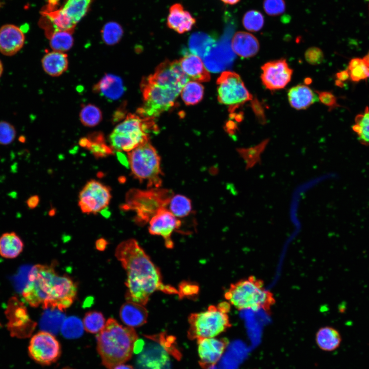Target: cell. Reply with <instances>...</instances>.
Listing matches in <instances>:
<instances>
[{
	"instance_id": "obj_37",
	"label": "cell",
	"mask_w": 369,
	"mask_h": 369,
	"mask_svg": "<svg viewBox=\"0 0 369 369\" xmlns=\"http://www.w3.org/2000/svg\"><path fill=\"white\" fill-rule=\"evenodd\" d=\"M79 118L84 125L88 127H93L101 121L102 113L97 107L92 104H88L82 108L79 113Z\"/></svg>"
},
{
	"instance_id": "obj_39",
	"label": "cell",
	"mask_w": 369,
	"mask_h": 369,
	"mask_svg": "<svg viewBox=\"0 0 369 369\" xmlns=\"http://www.w3.org/2000/svg\"><path fill=\"white\" fill-rule=\"evenodd\" d=\"M84 325L78 318L71 316L66 319L63 322L61 331L63 336L68 339L77 338L83 333Z\"/></svg>"
},
{
	"instance_id": "obj_35",
	"label": "cell",
	"mask_w": 369,
	"mask_h": 369,
	"mask_svg": "<svg viewBox=\"0 0 369 369\" xmlns=\"http://www.w3.org/2000/svg\"><path fill=\"white\" fill-rule=\"evenodd\" d=\"M57 310H50L43 316L40 326L43 331L53 335L56 334L62 323L65 316Z\"/></svg>"
},
{
	"instance_id": "obj_6",
	"label": "cell",
	"mask_w": 369,
	"mask_h": 369,
	"mask_svg": "<svg viewBox=\"0 0 369 369\" xmlns=\"http://www.w3.org/2000/svg\"><path fill=\"white\" fill-rule=\"evenodd\" d=\"M157 130L153 118L129 114L111 133L109 136L111 147L117 152L128 153L149 141V133Z\"/></svg>"
},
{
	"instance_id": "obj_28",
	"label": "cell",
	"mask_w": 369,
	"mask_h": 369,
	"mask_svg": "<svg viewBox=\"0 0 369 369\" xmlns=\"http://www.w3.org/2000/svg\"><path fill=\"white\" fill-rule=\"evenodd\" d=\"M92 0H65L61 9L65 14L76 25L88 13Z\"/></svg>"
},
{
	"instance_id": "obj_5",
	"label": "cell",
	"mask_w": 369,
	"mask_h": 369,
	"mask_svg": "<svg viewBox=\"0 0 369 369\" xmlns=\"http://www.w3.org/2000/svg\"><path fill=\"white\" fill-rule=\"evenodd\" d=\"M224 297L238 310H263L269 315L276 303L273 294L265 288L264 281L253 275L231 284Z\"/></svg>"
},
{
	"instance_id": "obj_40",
	"label": "cell",
	"mask_w": 369,
	"mask_h": 369,
	"mask_svg": "<svg viewBox=\"0 0 369 369\" xmlns=\"http://www.w3.org/2000/svg\"><path fill=\"white\" fill-rule=\"evenodd\" d=\"M242 23L244 28L251 32L260 31L264 24V17L261 12L250 10L243 15Z\"/></svg>"
},
{
	"instance_id": "obj_30",
	"label": "cell",
	"mask_w": 369,
	"mask_h": 369,
	"mask_svg": "<svg viewBox=\"0 0 369 369\" xmlns=\"http://www.w3.org/2000/svg\"><path fill=\"white\" fill-rule=\"evenodd\" d=\"M72 31H56L48 38L51 48L53 51L64 52L70 49L74 43Z\"/></svg>"
},
{
	"instance_id": "obj_11",
	"label": "cell",
	"mask_w": 369,
	"mask_h": 369,
	"mask_svg": "<svg viewBox=\"0 0 369 369\" xmlns=\"http://www.w3.org/2000/svg\"><path fill=\"white\" fill-rule=\"evenodd\" d=\"M111 198L109 187L95 180L87 182L80 192L78 205L82 212L96 214L109 204Z\"/></svg>"
},
{
	"instance_id": "obj_46",
	"label": "cell",
	"mask_w": 369,
	"mask_h": 369,
	"mask_svg": "<svg viewBox=\"0 0 369 369\" xmlns=\"http://www.w3.org/2000/svg\"><path fill=\"white\" fill-rule=\"evenodd\" d=\"M252 107L256 115L259 118V121L261 122L265 121L263 110L259 102L256 100H254V102H253Z\"/></svg>"
},
{
	"instance_id": "obj_7",
	"label": "cell",
	"mask_w": 369,
	"mask_h": 369,
	"mask_svg": "<svg viewBox=\"0 0 369 369\" xmlns=\"http://www.w3.org/2000/svg\"><path fill=\"white\" fill-rule=\"evenodd\" d=\"M174 195L171 190L161 188H151L146 190L136 189L127 193L123 209L135 213V221L143 225L160 210L167 208Z\"/></svg>"
},
{
	"instance_id": "obj_14",
	"label": "cell",
	"mask_w": 369,
	"mask_h": 369,
	"mask_svg": "<svg viewBox=\"0 0 369 369\" xmlns=\"http://www.w3.org/2000/svg\"><path fill=\"white\" fill-rule=\"evenodd\" d=\"M149 232L154 235L161 236L165 244L168 249H172L174 243L172 240L173 232L178 229L181 221L167 208L158 211L149 221Z\"/></svg>"
},
{
	"instance_id": "obj_2",
	"label": "cell",
	"mask_w": 369,
	"mask_h": 369,
	"mask_svg": "<svg viewBox=\"0 0 369 369\" xmlns=\"http://www.w3.org/2000/svg\"><path fill=\"white\" fill-rule=\"evenodd\" d=\"M22 294L31 307L61 312L73 303L77 286L68 276L58 274L53 266L37 264L31 269Z\"/></svg>"
},
{
	"instance_id": "obj_17",
	"label": "cell",
	"mask_w": 369,
	"mask_h": 369,
	"mask_svg": "<svg viewBox=\"0 0 369 369\" xmlns=\"http://www.w3.org/2000/svg\"><path fill=\"white\" fill-rule=\"evenodd\" d=\"M195 23L196 19L181 4L175 3L170 7L167 20L170 29L182 34L190 31Z\"/></svg>"
},
{
	"instance_id": "obj_20",
	"label": "cell",
	"mask_w": 369,
	"mask_h": 369,
	"mask_svg": "<svg viewBox=\"0 0 369 369\" xmlns=\"http://www.w3.org/2000/svg\"><path fill=\"white\" fill-rule=\"evenodd\" d=\"M93 90L106 98L114 100L122 96L125 89L122 80L120 77L108 74L94 85Z\"/></svg>"
},
{
	"instance_id": "obj_22",
	"label": "cell",
	"mask_w": 369,
	"mask_h": 369,
	"mask_svg": "<svg viewBox=\"0 0 369 369\" xmlns=\"http://www.w3.org/2000/svg\"><path fill=\"white\" fill-rule=\"evenodd\" d=\"M291 106L297 109H305L318 100V97L308 86L298 85L291 88L288 93Z\"/></svg>"
},
{
	"instance_id": "obj_47",
	"label": "cell",
	"mask_w": 369,
	"mask_h": 369,
	"mask_svg": "<svg viewBox=\"0 0 369 369\" xmlns=\"http://www.w3.org/2000/svg\"><path fill=\"white\" fill-rule=\"evenodd\" d=\"M39 201V197L36 195H34L29 197L27 199L26 203L30 209H34L38 205Z\"/></svg>"
},
{
	"instance_id": "obj_8",
	"label": "cell",
	"mask_w": 369,
	"mask_h": 369,
	"mask_svg": "<svg viewBox=\"0 0 369 369\" xmlns=\"http://www.w3.org/2000/svg\"><path fill=\"white\" fill-rule=\"evenodd\" d=\"M229 302H222L217 306L210 305L204 312L191 314L189 317L188 336L191 340L213 338L231 327L228 313Z\"/></svg>"
},
{
	"instance_id": "obj_34",
	"label": "cell",
	"mask_w": 369,
	"mask_h": 369,
	"mask_svg": "<svg viewBox=\"0 0 369 369\" xmlns=\"http://www.w3.org/2000/svg\"><path fill=\"white\" fill-rule=\"evenodd\" d=\"M346 70L349 78L354 82H358L369 78V66L363 58H352L350 61Z\"/></svg>"
},
{
	"instance_id": "obj_1",
	"label": "cell",
	"mask_w": 369,
	"mask_h": 369,
	"mask_svg": "<svg viewBox=\"0 0 369 369\" xmlns=\"http://www.w3.org/2000/svg\"><path fill=\"white\" fill-rule=\"evenodd\" d=\"M115 256L127 273L126 298L127 301L145 305L156 291L178 294V290L165 284L158 268L134 239L120 243Z\"/></svg>"
},
{
	"instance_id": "obj_45",
	"label": "cell",
	"mask_w": 369,
	"mask_h": 369,
	"mask_svg": "<svg viewBox=\"0 0 369 369\" xmlns=\"http://www.w3.org/2000/svg\"><path fill=\"white\" fill-rule=\"evenodd\" d=\"M320 101L324 105L328 107L330 110L333 109L339 105L337 104V98L331 92L316 91Z\"/></svg>"
},
{
	"instance_id": "obj_4",
	"label": "cell",
	"mask_w": 369,
	"mask_h": 369,
	"mask_svg": "<svg viewBox=\"0 0 369 369\" xmlns=\"http://www.w3.org/2000/svg\"><path fill=\"white\" fill-rule=\"evenodd\" d=\"M96 338L98 354L108 369L129 360L138 341L133 327L123 326L112 318L107 320Z\"/></svg>"
},
{
	"instance_id": "obj_29",
	"label": "cell",
	"mask_w": 369,
	"mask_h": 369,
	"mask_svg": "<svg viewBox=\"0 0 369 369\" xmlns=\"http://www.w3.org/2000/svg\"><path fill=\"white\" fill-rule=\"evenodd\" d=\"M269 141V139H265L254 146L236 149L237 153L245 162L246 170L251 169L260 163L261 155Z\"/></svg>"
},
{
	"instance_id": "obj_31",
	"label": "cell",
	"mask_w": 369,
	"mask_h": 369,
	"mask_svg": "<svg viewBox=\"0 0 369 369\" xmlns=\"http://www.w3.org/2000/svg\"><path fill=\"white\" fill-rule=\"evenodd\" d=\"M352 129L361 144L369 146V106L356 115Z\"/></svg>"
},
{
	"instance_id": "obj_18",
	"label": "cell",
	"mask_w": 369,
	"mask_h": 369,
	"mask_svg": "<svg viewBox=\"0 0 369 369\" xmlns=\"http://www.w3.org/2000/svg\"><path fill=\"white\" fill-rule=\"evenodd\" d=\"M231 47L233 51L243 58H250L255 55L259 49L257 38L252 34L238 31L234 35Z\"/></svg>"
},
{
	"instance_id": "obj_38",
	"label": "cell",
	"mask_w": 369,
	"mask_h": 369,
	"mask_svg": "<svg viewBox=\"0 0 369 369\" xmlns=\"http://www.w3.org/2000/svg\"><path fill=\"white\" fill-rule=\"evenodd\" d=\"M83 323L84 329L93 334H98L106 324L105 319L102 313L96 311L87 313Z\"/></svg>"
},
{
	"instance_id": "obj_49",
	"label": "cell",
	"mask_w": 369,
	"mask_h": 369,
	"mask_svg": "<svg viewBox=\"0 0 369 369\" xmlns=\"http://www.w3.org/2000/svg\"><path fill=\"white\" fill-rule=\"evenodd\" d=\"M107 245V241L104 239H98L96 242V248L99 250H103Z\"/></svg>"
},
{
	"instance_id": "obj_15",
	"label": "cell",
	"mask_w": 369,
	"mask_h": 369,
	"mask_svg": "<svg viewBox=\"0 0 369 369\" xmlns=\"http://www.w3.org/2000/svg\"><path fill=\"white\" fill-rule=\"evenodd\" d=\"M199 363L203 369H210L220 359L229 343L227 338H206L197 339Z\"/></svg>"
},
{
	"instance_id": "obj_48",
	"label": "cell",
	"mask_w": 369,
	"mask_h": 369,
	"mask_svg": "<svg viewBox=\"0 0 369 369\" xmlns=\"http://www.w3.org/2000/svg\"><path fill=\"white\" fill-rule=\"evenodd\" d=\"M336 76L338 79L337 81H339V83L345 81L346 79L349 78V75L347 70L339 72L336 74Z\"/></svg>"
},
{
	"instance_id": "obj_32",
	"label": "cell",
	"mask_w": 369,
	"mask_h": 369,
	"mask_svg": "<svg viewBox=\"0 0 369 369\" xmlns=\"http://www.w3.org/2000/svg\"><path fill=\"white\" fill-rule=\"evenodd\" d=\"M167 209L177 218L186 217L192 210L191 201L184 195L174 194L170 200Z\"/></svg>"
},
{
	"instance_id": "obj_42",
	"label": "cell",
	"mask_w": 369,
	"mask_h": 369,
	"mask_svg": "<svg viewBox=\"0 0 369 369\" xmlns=\"http://www.w3.org/2000/svg\"><path fill=\"white\" fill-rule=\"evenodd\" d=\"M263 8L268 15L276 16L285 12L286 4L284 0H264Z\"/></svg>"
},
{
	"instance_id": "obj_51",
	"label": "cell",
	"mask_w": 369,
	"mask_h": 369,
	"mask_svg": "<svg viewBox=\"0 0 369 369\" xmlns=\"http://www.w3.org/2000/svg\"><path fill=\"white\" fill-rule=\"evenodd\" d=\"M225 4L234 5L239 2L240 0H220Z\"/></svg>"
},
{
	"instance_id": "obj_33",
	"label": "cell",
	"mask_w": 369,
	"mask_h": 369,
	"mask_svg": "<svg viewBox=\"0 0 369 369\" xmlns=\"http://www.w3.org/2000/svg\"><path fill=\"white\" fill-rule=\"evenodd\" d=\"M202 85L195 81H188L182 89L180 94L187 105H195L201 101L203 95Z\"/></svg>"
},
{
	"instance_id": "obj_9",
	"label": "cell",
	"mask_w": 369,
	"mask_h": 369,
	"mask_svg": "<svg viewBox=\"0 0 369 369\" xmlns=\"http://www.w3.org/2000/svg\"><path fill=\"white\" fill-rule=\"evenodd\" d=\"M128 160L133 176L146 181L148 188H160L162 172L160 157L149 141L128 153Z\"/></svg>"
},
{
	"instance_id": "obj_36",
	"label": "cell",
	"mask_w": 369,
	"mask_h": 369,
	"mask_svg": "<svg viewBox=\"0 0 369 369\" xmlns=\"http://www.w3.org/2000/svg\"><path fill=\"white\" fill-rule=\"evenodd\" d=\"M124 31L121 25L113 21L105 24L101 30L102 40L107 45H114L118 43Z\"/></svg>"
},
{
	"instance_id": "obj_26",
	"label": "cell",
	"mask_w": 369,
	"mask_h": 369,
	"mask_svg": "<svg viewBox=\"0 0 369 369\" xmlns=\"http://www.w3.org/2000/svg\"><path fill=\"white\" fill-rule=\"evenodd\" d=\"M216 46V40L209 34L196 32L189 40V48L192 54L204 58Z\"/></svg>"
},
{
	"instance_id": "obj_23",
	"label": "cell",
	"mask_w": 369,
	"mask_h": 369,
	"mask_svg": "<svg viewBox=\"0 0 369 369\" xmlns=\"http://www.w3.org/2000/svg\"><path fill=\"white\" fill-rule=\"evenodd\" d=\"M42 65L46 73L52 76H58L68 68L67 55L59 51L49 52L43 56Z\"/></svg>"
},
{
	"instance_id": "obj_25",
	"label": "cell",
	"mask_w": 369,
	"mask_h": 369,
	"mask_svg": "<svg viewBox=\"0 0 369 369\" xmlns=\"http://www.w3.org/2000/svg\"><path fill=\"white\" fill-rule=\"evenodd\" d=\"M21 238L13 232L3 234L0 237V255L5 258H16L23 250Z\"/></svg>"
},
{
	"instance_id": "obj_27",
	"label": "cell",
	"mask_w": 369,
	"mask_h": 369,
	"mask_svg": "<svg viewBox=\"0 0 369 369\" xmlns=\"http://www.w3.org/2000/svg\"><path fill=\"white\" fill-rule=\"evenodd\" d=\"M79 144L88 149L97 158L106 157L113 154V149L106 144L103 136L99 133L81 139Z\"/></svg>"
},
{
	"instance_id": "obj_13",
	"label": "cell",
	"mask_w": 369,
	"mask_h": 369,
	"mask_svg": "<svg viewBox=\"0 0 369 369\" xmlns=\"http://www.w3.org/2000/svg\"><path fill=\"white\" fill-rule=\"evenodd\" d=\"M261 68L262 84L270 90L283 89L291 80L293 70L285 59L268 61Z\"/></svg>"
},
{
	"instance_id": "obj_12",
	"label": "cell",
	"mask_w": 369,
	"mask_h": 369,
	"mask_svg": "<svg viewBox=\"0 0 369 369\" xmlns=\"http://www.w3.org/2000/svg\"><path fill=\"white\" fill-rule=\"evenodd\" d=\"M28 351L30 357L42 365H50L55 362L61 354L58 341L53 334L43 331L32 336Z\"/></svg>"
},
{
	"instance_id": "obj_16",
	"label": "cell",
	"mask_w": 369,
	"mask_h": 369,
	"mask_svg": "<svg viewBox=\"0 0 369 369\" xmlns=\"http://www.w3.org/2000/svg\"><path fill=\"white\" fill-rule=\"evenodd\" d=\"M25 36L23 30L12 24L0 28V52L5 56L16 54L23 47Z\"/></svg>"
},
{
	"instance_id": "obj_41",
	"label": "cell",
	"mask_w": 369,
	"mask_h": 369,
	"mask_svg": "<svg viewBox=\"0 0 369 369\" xmlns=\"http://www.w3.org/2000/svg\"><path fill=\"white\" fill-rule=\"evenodd\" d=\"M16 131L10 122L0 121V145H8L11 144L15 139Z\"/></svg>"
},
{
	"instance_id": "obj_55",
	"label": "cell",
	"mask_w": 369,
	"mask_h": 369,
	"mask_svg": "<svg viewBox=\"0 0 369 369\" xmlns=\"http://www.w3.org/2000/svg\"><path fill=\"white\" fill-rule=\"evenodd\" d=\"M368 1H369V0H368Z\"/></svg>"
},
{
	"instance_id": "obj_21",
	"label": "cell",
	"mask_w": 369,
	"mask_h": 369,
	"mask_svg": "<svg viewBox=\"0 0 369 369\" xmlns=\"http://www.w3.org/2000/svg\"><path fill=\"white\" fill-rule=\"evenodd\" d=\"M144 306L127 301L120 309L119 316L122 321L131 327H138L146 323L148 312Z\"/></svg>"
},
{
	"instance_id": "obj_19",
	"label": "cell",
	"mask_w": 369,
	"mask_h": 369,
	"mask_svg": "<svg viewBox=\"0 0 369 369\" xmlns=\"http://www.w3.org/2000/svg\"><path fill=\"white\" fill-rule=\"evenodd\" d=\"M179 62L182 71L190 79L199 82L210 80V73L199 56L193 54H187Z\"/></svg>"
},
{
	"instance_id": "obj_44",
	"label": "cell",
	"mask_w": 369,
	"mask_h": 369,
	"mask_svg": "<svg viewBox=\"0 0 369 369\" xmlns=\"http://www.w3.org/2000/svg\"><path fill=\"white\" fill-rule=\"evenodd\" d=\"M178 291L179 298H182L184 297L197 295L199 291V287L193 283L184 281L179 284Z\"/></svg>"
},
{
	"instance_id": "obj_54",
	"label": "cell",
	"mask_w": 369,
	"mask_h": 369,
	"mask_svg": "<svg viewBox=\"0 0 369 369\" xmlns=\"http://www.w3.org/2000/svg\"><path fill=\"white\" fill-rule=\"evenodd\" d=\"M3 4H4V3H3V2L2 1V0H0V8L2 7V6L3 5Z\"/></svg>"
},
{
	"instance_id": "obj_3",
	"label": "cell",
	"mask_w": 369,
	"mask_h": 369,
	"mask_svg": "<svg viewBox=\"0 0 369 369\" xmlns=\"http://www.w3.org/2000/svg\"><path fill=\"white\" fill-rule=\"evenodd\" d=\"M189 80L179 60H166L160 63L152 74L141 82L144 103L137 111L138 115L154 119L169 110Z\"/></svg>"
},
{
	"instance_id": "obj_10",
	"label": "cell",
	"mask_w": 369,
	"mask_h": 369,
	"mask_svg": "<svg viewBox=\"0 0 369 369\" xmlns=\"http://www.w3.org/2000/svg\"><path fill=\"white\" fill-rule=\"evenodd\" d=\"M216 83L218 100L229 107L231 112L253 99L240 76L234 72H223Z\"/></svg>"
},
{
	"instance_id": "obj_24",
	"label": "cell",
	"mask_w": 369,
	"mask_h": 369,
	"mask_svg": "<svg viewBox=\"0 0 369 369\" xmlns=\"http://www.w3.org/2000/svg\"><path fill=\"white\" fill-rule=\"evenodd\" d=\"M342 338L339 332L334 327L325 326L320 328L316 334V342L322 350L332 352L338 348Z\"/></svg>"
},
{
	"instance_id": "obj_50",
	"label": "cell",
	"mask_w": 369,
	"mask_h": 369,
	"mask_svg": "<svg viewBox=\"0 0 369 369\" xmlns=\"http://www.w3.org/2000/svg\"><path fill=\"white\" fill-rule=\"evenodd\" d=\"M112 369H133L131 365L121 364L115 366Z\"/></svg>"
},
{
	"instance_id": "obj_52",
	"label": "cell",
	"mask_w": 369,
	"mask_h": 369,
	"mask_svg": "<svg viewBox=\"0 0 369 369\" xmlns=\"http://www.w3.org/2000/svg\"><path fill=\"white\" fill-rule=\"evenodd\" d=\"M365 63L369 66V51L363 58Z\"/></svg>"
},
{
	"instance_id": "obj_43",
	"label": "cell",
	"mask_w": 369,
	"mask_h": 369,
	"mask_svg": "<svg viewBox=\"0 0 369 369\" xmlns=\"http://www.w3.org/2000/svg\"><path fill=\"white\" fill-rule=\"evenodd\" d=\"M304 56L306 61L313 65H319L324 59V55L322 50L315 47L308 49L305 52Z\"/></svg>"
},
{
	"instance_id": "obj_53",
	"label": "cell",
	"mask_w": 369,
	"mask_h": 369,
	"mask_svg": "<svg viewBox=\"0 0 369 369\" xmlns=\"http://www.w3.org/2000/svg\"><path fill=\"white\" fill-rule=\"evenodd\" d=\"M3 71H4L3 65V63L1 61V60L0 59V77L2 76V75L3 74Z\"/></svg>"
}]
</instances>
